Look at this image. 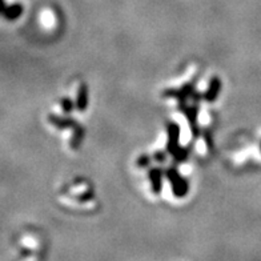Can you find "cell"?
Masks as SVG:
<instances>
[{
  "mask_svg": "<svg viewBox=\"0 0 261 261\" xmlns=\"http://www.w3.org/2000/svg\"><path fill=\"white\" fill-rule=\"evenodd\" d=\"M164 98H175L177 99V102L185 103L188 99H192V102L199 103L200 100H204V95L199 94L196 91V79H193L192 82L184 84L180 88H172V90H165L163 92Z\"/></svg>",
  "mask_w": 261,
  "mask_h": 261,
  "instance_id": "6da1fadb",
  "label": "cell"
},
{
  "mask_svg": "<svg viewBox=\"0 0 261 261\" xmlns=\"http://www.w3.org/2000/svg\"><path fill=\"white\" fill-rule=\"evenodd\" d=\"M164 172H165V179L171 184L173 196L177 197V199H181V197L187 195L188 191H189V184H188V180L183 177V175L180 173L179 169L171 165V167L165 168Z\"/></svg>",
  "mask_w": 261,
  "mask_h": 261,
  "instance_id": "7a4b0ae2",
  "label": "cell"
},
{
  "mask_svg": "<svg viewBox=\"0 0 261 261\" xmlns=\"http://www.w3.org/2000/svg\"><path fill=\"white\" fill-rule=\"evenodd\" d=\"M179 110L185 115V118H187L188 123H189L192 135L196 139L199 136V133H200L199 127H197V116H199V106H197V103H193L191 106H188L185 103H180Z\"/></svg>",
  "mask_w": 261,
  "mask_h": 261,
  "instance_id": "3957f363",
  "label": "cell"
},
{
  "mask_svg": "<svg viewBox=\"0 0 261 261\" xmlns=\"http://www.w3.org/2000/svg\"><path fill=\"white\" fill-rule=\"evenodd\" d=\"M180 148V126L175 122L167 124V152L173 155Z\"/></svg>",
  "mask_w": 261,
  "mask_h": 261,
  "instance_id": "277c9868",
  "label": "cell"
},
{
  "mask_svg": "<svg viewBox=\"0 0 261 261\" xmlns=\"http://www.w3.org/2000/svg\"><path fill=\"white\" fill-rule=\"evenodd\" d=\"M163 177H165V172L161 168L152 167L148 169V179L151 181V189L155 195H160L163 191Z\"/></svg>",
  "mask_w": 261,
  "mask_h": 261,
  "instance_id": "5b68a950",
  "label": "cell"
},
{
  "mask_svg": "<svg viewBox=\"0 0 261 261\" xmlns=\"http://www.w3.org/2000/svg\"><path fill=\"white\" fill-rule=\"evenodd\" d=\"M23 11H24V8L20 3H13V4L7 5L5 0H1V13H3L5 20H16L21 16Z\"/></svg>",
  "mask_w": 261,
  "mask_h": 261,
  "instance_id": "8992f818",
  "label": "cell"
},
{
  "mask_svg": "<svg viewBox=\"0 0 261 261\" xmlns=\"http://www.w3.org/2000/svg\"><path fill=\"white\" fill-rule=\"evenodd\" d=\"M48 122L51 126L56 127L57 130H74L78 126V122L72 118H67V116H59V115H49Z\"/></svg>",
  "mask_w": 261,
  "mask_h": 261,
  "instance_id": "52a82bcc",
  "label": "cell"
},
{
  "mask_svg": "<svg viewBox=\"0 0 261 261\" xmlns=\"http://www.w3.org/2000/svg\"><path fill=\"white\" fill-rule=\"evenodd\" d=\"M221 90V80L220 78H217V76H212L211 80H209L208 88L205 91L204 94V100L207 103H213L216 102L217 96L220 94Z\"/></svg>",
  "mask_w": 261,
  "mask_h": 261,
  "instance_id": "ba28073f",
  "label": "cell"
},
{
  "mask_svg": "<svg viewBox=\"0 0 261 261\" xmlns=\"http://www.w3.org/2000/svg\"><path fill=\"white\" fill-rule=\"evenodd\" d=\"M88 102H90V92H88V86L86 83H82L78 90V95H76V110L83 112L88 108Z\"/></svg>",
  "mask_w": 261,
  "mask_h": 261,
  "instance_id": "9c48e42d",
  "label": "cell"
},
{
  "mask_svg": "<svg viewBox=\"0 0 261 261\" xmlns=\"http://www.w3.org/2000/svg\"><path fill=\"white\" fill-rule=\"evenodd\" d=\"M83 137H84V130H83L82 126H76L74 128V133H72V137H71V148L72 149H78L80 143H82Z\"/></svg>",
  "mask_w": 261,
  "mask_h": 261,
  "instance_id": "30bf717a",
  "label": "cell"
},
{
  "mask_svg": "<svg viewBox=\"0 0 261 261\" xmlns=\"http://www.w3.org/2000/svg\"><path fill=\"white\" fill-rule=\"evenodd\" d=\"M188 156H189V149H188L187 147H180L179 149L172 155V157H173V161H175L176 164H181L188 159Z\"/></svg>",
  "mask_w": 261,
  "mask_h": 261,
  "instance_id": "8fae6325",
  "label": "cell"
},
{
  "mask_svg": "<svg viewBox=\"0 0 261 261\" xmlns=\"http://www.w3.org/2000/svg\"><path fill=\"white\" fill-rule=\"evenodd\" d=\"M60 108L64 114L68 115L76 108V104H75V102L71 98H63L60 100Z\"/></svg>",
  "mask_w": 261,
  "mask_h": 261,
  "instance_id": "7c38bea8",
  "label": "cell"
},
{
  "mask_svg": "<svg viewBox=\"0 0 261 261\" xmlns=\"http://www.w3.org/2000/svg\"><path fill=\"white\" fill-rule=\"evenodd\" d=\"M152 161H153V157H151L149 155H141L139 159L136 160V164L140 168H148L151 165Z\"/></svg>",
  "mask_w": 261,
  "mask_h": 261,
  "instance_id": "4fadbf2b",
  "label": "cell"
},
{
  "mask_svg": "<svg viewBox=\"0 0 261 261\" xmlns=\"http://www.w3.org/2000/svg\"><path fill=\"white\" fill-rule=\"evenodd\" d=\"M167 153L168 152L165 151H156L155 153H153V156H152V157H153V161L157 164H164L167 161Z\"/></svg>",
  "mask_w": 261,
  "mask_h": 261,
  "instance_id": "5bb4252c",
  "label": "cell"
}]
</instances>
